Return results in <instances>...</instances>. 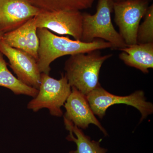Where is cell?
<instances>
[{
	"mask_svg": "<svg viewBox=\"0 0 153 153\" xmlns=\"http://www.w3.org/2000/svg\"><path fill=\"white\" fill-rule=\"evenodd\" d=\"M37 33L39 40L37 62L41 73L49 74L51 63L62 56L112 48L110 43L101 39L85 43L56 36L45 28H38Z\"/></svg>",
	"mask_w": 153,
	"mask_h": 153,
	"instance_id": "cell-1",
	"label": "cell"
},
{
	"mask_svg": "<svg viewBox=\"0 0 153 153\" xmlns=\"http://www.w3.org/2000/svg\"><path fill=\"white\" fill-rule=\"evenodd\" d=\"M112 55H102L100 50L70 55L64 67L65 75L69 85L87 95L100 85L99 82L100 68Z\"/></svg>",
	"mask_w": 153,
	"mask_h": 153,
	"instance_id": "cell-2",
	"label": "cell"
},
{
	"mask_svg": "<svg viewBox=\"0 0 153 153\" xmlns=\"http://www.w3.org/2000/svg\"><path fill=\"white\" fill-rule=\"evenodd\" d=\"M113 0H99L96 12L91 15L82 13V34L80 41L85 43L101 39L109 42L113 49H120L127 45L111 22Z\"/></svg>",
	"mask_w": 153,
	"mask_h": 153,
	"instance_id": "cell-3",
	"label": "cell"
},
{
	"mask_svg": "<svg viewBox=\"0 0 153 153\" xmlns=\"http://www.w3.org/2000/svg\"><path fill=\"white\" fill-rule=\"evenodd\" d=\"M71 88L65 75L56 79L49 74L41 73L38 94L28 103L27 108L34 112L47 108L52 115L60 117L63 115L61 107L70 95Z\"/></svg>",
	"mask_w": 153,
	"mask_h": 153,
	"instance_id": "cell-4",
	"label": "cell"
},
{
	"mask_svg": "<svg viewBox=\"0 0 153 153\" xmlns=\"http://www.w3.org/2000/svg\"><path fill=\"white\" fill-rule=\"evenodd\" d=\"M94 114L102 119L107 109L114 104H124L136 108L141 114L140 121L153 112L152 103L146 100L144 92L137 91L128 96H120L110 93L99 85L86 96Z\"/></svg>",
	"mask_w": 153,
	"mask_h": 153,
	"instance_id": "cell-5",
	"label": "cell"
},
{
	"mask_svg": "<svg viewBox=\"0 0 153 153\" xmlns=\"http://www.w3.org/2000/svg\"><path fill=\"white\" fill-rule=\"evenodd\" d=\"M149 7L146 0L114 2L115 22L127 46L137 44V33L140 22Z\"/></svg>",
	"mask_w": 153,
	"mask_h": 153,
	"instance_id": "cell-6",
	"label": "cell"
},
{
	"mask_svg": "<svg viewBox=\"0 0 153 153\" xmlns=\"http://www.w3.org/2000/svg\"><path fill=\"white\" fill-rule=\"evenodd\" d=\"M37 29L45 28L60 35L72 36L80 41L82 34V13L79 11L42 10L35 17Z\"/></svg>",
	"mask_w": 153,
	"mask_h": 153,
	"instance_id": "cell-7",
	"label": "cell"
},
{
	"mask_svg": "<svg viewBox=\"0 0 153 153\" xmlns=\"http://www.w3.org/2000/svg\"><path fill=\"white\" fill-rule=\"evenodd\" d=\"M0 52L7 57L10 66L17 78L26 85L39 89L41 73L37 60L24 51L10 47L0 40Z\"/></svg>",
	"mask_w": 153,
	"mask_h": 153,
	"instance_id": "cell-8",
	"label": "cell"
},
{
	"mask_svg": "<svg viewBox=\"0 0 153 153\" xmlns=\"http://www.w3.org/2000/svg\"><path fill=\"white\" fill-rule=\"evenodd\" d=\"M41 11L27 0H0V32L16 30Z\"/></svg>",
	"mask_w": 153,
	"mask_h": 153,
	"instance_id": "cell-9",
	"label": "cell"
},
{
	"mask_svg": "<svg viewBox=\"0 0 153 153\" xmlns=\"http://www.w3.org/2000/svg\"><path fill=\"white\" fill-rule=\"evenodd\" d=\"M71 88V93L64 105L66 111L63 117L79 128L85 129L91 124L95 125L106 136L107 132L95 117L86 96L75 87Z\"/></svg>",
	"mask_w": 153,
	"mask_h": 153,
	"instance_id": "cell-10",
	"label": "cell"
},
{
	"mask_svg": "<svg viewBox=\"0 0 153 153\" xmlns=\"http://www.w3.org/2000/svg\"><path fill=\"white\" fill-rule=\"evenodd\" d=\"M37 31L35 17L16 30L4 33L2 39L10 47L28 53L37 61L39 40Z\"/></svg>",
	"mask_w": 153,
	"mask_h": 153,
	"instance_id": "cell-11",
	"label": "cell"
},
{
	"mask_svg": "<svg viewBox=\"0 0 153 153\" xmlns=\"http://www.w3.org/2000/svg\"><path fill=\"white\" fill-rule=\"evenodd\" d=\"M119 58L128 66L148 73L153 68V43L135 44L120 49Z\"/></svg>",
	"mask_w": 153,
	"mask_h": 153,
	"instance_id": "cell-12",
	"label": "cell"
},
{
	"mask_svg": "<svg viewBox=\"0 0 153 153\" xmlns=\"http://www.w3.org/2000/svg\"><path fill=\"white\" fill-rule=\"evenodd\" d=\"M64 118L66 129L69 131L66 137L67 140L75 143L76 150L71 151L69 153H106L107 150L100 146V141H96L85 135L80 129L70 121Z\"/></svg>",
	"mask_w": 153,
	"mask_h": 153,
	"instance_id": "cell-13",
	"label": "cell"
},
{
	"mask_svg": "<svg viewBox=\"0 0 153 153\" xmlns=\"http://www.w3.org/2000/svg\"><path fill=\"white\" fill-rule=\"evenodd\" d=\"M0 86L12 91L16 95L24 94L36 97L38 89L26 85L11 73L7 67V63L0 52Z\"/></svg>",
	"mask_w": 153,
	"mask_h": 153,
	"instance_id": "cell-14",
	"label": "cell"
},
{
	"mask_svg": "<svg viewBox=\"0 0 153 153\" xmlns=\"http://www.w3.org/2000/svg\"><path fill=\"white\" fill-rule=\"evenodd\" d=\"M44 11H79L91 7L95 0H27Z\"/></svg>",
	"mask_w": 153,
	"mask_h": 153,
	"instance_id": "cell-15",
	"label": "cell"
},
{
	"mask_svg": "<svg viewBox=\"0 0 153 153\" xmlns=\"http://www.w3.org/2000/svg\"><path fill=\"white\" fill-rule=\"evenodd\" d=\"M137 33V44L153 43V5L149 6Z\"/></svg>",
	"mask_w": 153,
	"mask_h": 153,
	"instance_id": "cell-16",
	"label": "cell"
},
{
	"mask_svg": "<svg viewBox=\"0 0 153 153\" xmlns=\"http://www.w3.org/2000/svg\"><path fill=\"white\" fill-rule=\"evenodd\" d=\"M4 33H3L2 32H0V40L2 39L3 35H4Z\"/></svg>",
	"mask_w": 153,
	"mask_h": 153,
	"instance_id": "cell-17",
	"label": "cell"
},
{
	"mask_svg": "<svg viewBox=\"0 0 153 153\" xmlns=\"http://www.w3.org/2000/svg\"><path fill=\"white\" fill-rule=\"evenodd\" d=\"M114 2L121 1H126V0H113ZM147 1V0H146Z\"/></svg>",
	"mask_w": 153,
	"mask_h": 153,
	"instance_id": "cell-18",
	"label": "cell"
}]
</instances>
